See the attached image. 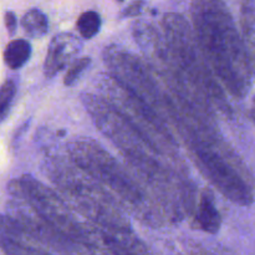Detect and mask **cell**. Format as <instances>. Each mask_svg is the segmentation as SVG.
Wrapping results in <instances>:
<instances>
[{"label":"cell","mask_w":255,"mask_h":255,"mask_svg":"<svg viewBox=\"0 0 255 255\" xmlns=\"http://www.w3.org/2000/svg\"><path fill=\"white\" fill-rule=\"evenodd\" d=\"M75 166L109 187L131 213L148 224L161 222V216L143 189L129 176L128 171L92 139L77 138L67 147Z\"/></svg>","instance_id":"cell-2"},{"label":"cell","mask_w":255,"mask_h":255,"mask_svg":"<svg viewBox=\"0 0 255 255\" xmlns=\"http://www.w3.org/2000/svg\"><path fill=\"white\" fill-rule=\"evenodd\" d=\"M117 1H124V0H117Z\"/></svg>","instance_id":"cell-21"},{"label":"cell","mask_w":255,"mask_h":255,"mask_svg":"<svg viewBox=\"0 0 255 255\" xmlns=\"http://www.w3.org/2000/svg\"><path fill=\"white\" fill-rule=\"evenodd\" d=\"M6 214L24 228L41 246H47L51 252L60 253H85V249L60 233L41 214L37 213L27 202L14 198L7 202Z\"/></svg>","instance_id":"cell-7"},{"label":"cell","mask_w":255,"mask_h":255,"mask_svg":"<svg viewBox=\"0 0 255 255\" xmlns=\"http://www.w3.org/2000/svg\"><path fill=\"white\" fill-rule=\"evenodd\" d=\"M31 45L25 39H15L4 50V61L11 70H19L29 61L31 56Z\"/></svg>","instance_id":"cell-12"},{"label":"cell","mask_w":255,"mask_h":255,"mask_svg":"<svg viewBox=\"0 0 255 255\" xmlns=\"http://www.w3.org/2000/svg\"><path fill=\"white\" fill-rule=\"evenodd\" d=\"M7 191L12 198L27 202L60 233L79 244L86 252H104L105 246L101 229H96L79 221L65 199L60 198L52 189L47 188L34 177L24 174L20 178L12 179L7 184Z\"/></svg>","instance_id":"cell-4"},{"label":"cell","mask_w":255,"mask_h":255,"mask_svg":"<svg viewBox=\"0 0 255 255\" xmlns=\"http://www.w3.org/2000/svg\"><path fill=\"white\" fill-rule=\"evenodd\" d=\"M4 22H5V26H6L7 32H9V34L12 36V35L16 32V29H17V19H16V15H15V12H12V11L5 12Z\"/></svg>","instance_id":"cell-18"},{"label":"cell","mask_w":255,"mask_h":255,"mask_svg":"<svg viewBox=\"0 0 255 255\" xmlns=\"http://www.w3.org/2000/svg\"><path fill=\"white\" fill-rule=\"evenodd\" d=\"M21 26L27 36L32 39H40L46 35L49 30V21L46 15L41 10L30 9L22 16Z\"/></svg>","instance_id":"cell-13"},{"label":"cell","mask_w":255,"mask_h":255,"mask_svg":"<svg viewBox=\"0 0 255 255\" xmlns=\"http://www.w3.org/2000/svg\"><path fill=\"white\" fill-rule=\"evenodd\" d=\"M81 99L85 109L90 114L97 128L117 147H120L122 153L142 151L154 153L143 137L107 100L91 94H84Z\"/></svg>","instance_id":"cell-6"},{"label":"cell","mask_w":255,"mask_h":255,"mask_svg":"<svg viewBox=\"0 0 255 255\" xmlns=\"http://www.w3.org/2000/svg\"><path fill=\"white\" fill-rule=\"evenodd\" d=\"M242 35L246 42L253 76H255V6L244 5L241 11Z\"/></svg>","instance_id":"cell-11"},{"label":"cell","mask_w":255,"mask_h":255,"mask_svg":"<svg viewBox=\"0 0 255 255\" xmlns=\"http://www.w3.org/2000/svg\"><path fill=\"white\" fill-rule=\"evenodd\" d=\"M15 95H16V84L12 80H6L0 86V122L4 121L9 115Z\"/></svg>","instance_id":"cell-15"},{"label":"cell","mask_w":255,"mask_h":255,"mask_svg":"<svg viewBox=\"0 0 255 255\" xmlns=\"http://www.w3.org/2000/svg\"><path fill=\"white\" fill-rule=\"evenodd\" d=\"M146 7V1L144 0H134L131 4L127 5L121 12V17H131L138 16L143 12V9Z\"/></svg>","instance_id":"cell-17"},{"label":"cell","mask_w":255,"mask_h":255,"mask_svg":"<svg viewBox=\"0 0 255 255\" xmlns=\"http://www.w3.org/2000/svg\"><path fill=\"white\" fill-rule=\"evenodd\" d=\"M11 217L0 214V249L6 254H47Z\"/></svg>","instance_id":"cell-8"},{"label":"cell","mask_w":255,"mask_h":255,"mask_svg":"<svg viewBox=\"0 0 255 255\" xmlns=\"http://www.w3.org/2000/svg\"><path fill=\"white\" fill-rule=\"evenodd\" d=\"M247 1H255V0H247Z\"/></svg>","instance_id":"cell-20"},{"label":"cell","mask_w":255,"mask_h":255,"mask_svg":"<svg viewBox=\"0 0 255 255\" xmlns=\"http://www.w3.org/2000/svg\"><path fill=\"white\" fill-rule=\"evenodd\" d=\"M162 25L172 56L194 91L208 104L212 102L218 106L222 112H231L226 94L207 64L196 34L187 20L181 14L169 12L164 15Z\"/></svg>","instance_id":"cell-5"},{"label":"cell","mask_w":255,"mask_h":255,"mask_svg":"<svg viewBox=\"0 0 255 255\" xmlns=\"http://www.w3.org/2000/svg\"><path fill=\"white\" fill-rule=\"evenodd\" d=\"M62 163L47 162L45 164L51 181L65 196V202L71 204L80 214L89 218L95 226L107 232H131L127 219L117 208L112 197L100 186L99 182L82 171Z\"/></svg>","instance_id":"cell-3"},{"label":"cell","mask_w":255,"mask_h":255,"mask_svg":"<svg viewBox=\"0 0 255 255\" xmlns=\"http://www.w3.org/2000/svg\"><path fill=\"white\" fill-rule=\"evenodd\" d=\"M252 115H253V120L255 122V100H254V105H253V111H252Z\"/></svg>","instance_id":"cell-19"},{"label":"cell","mask_w":255,"mask_h":255,"mask_svg":"<svg viewBox=\"0 0 255 255\" xmlns=\"http://www.w3.org/2000/svg\"><path fill=\"white\" fill-rule=\"evenodd\" d=\"M194 224L197 228L209 234H217L221 229V214L216 207L213 194L208 189H204L199 196L198 206L194 216Z\"/></svg>","instance_id":"cell-10"},{"label":"cell","mask_w":255,"mask_h":255,"mask_svg":"<svg viewBox=\"0 0 255 255\" xmlns=\"http://www.w3.org/2000/svg\"><path fill=\"white\" fill-rule=\"evenodd\" d=\"M76 26L79 34L84 39H92L99 34L100 29H101V16L99 15V12L94 11V10L85 11L84 14L80 15Z\"/></svg>","instance_id":"cell-14"},{"label":"cell","mask_w":255,"mask_h":255,"mask_svg":"<svg viewBox=\"0 0 255 255\" xmlns=\"http://www.w3.org/2000/svg\"><path fill=\"white\" fill-rule=\"evenodd\" d=\"M193 31L207 64L238 99L251 91L253 71L243 35L223 0H191Z\"/></svg>","instance_id":"cell-1"},{"label":"cell","mask_w":255,"mask_h":255,"mask_svg":"<svg viewBox=\"0 0 255 255\" xmlns=\"http://www.w3.org/2000/svg\"><path fill=\"white\" fill-rule=\"evenodd\" d=\"M91 65V57H81V59L75 60L71 64L70 69L67 70L66 75H65L64 84L66 86H72L75 82L79 80V77L84 74L85 70Z\"/></svg>","instance_id":"cell-16"},{"label":"cell","mask_w":255,"mask_h":255,"mask_svg":"<svg viewBox=\"0 0 255 255\" xmlns=\"http://www.w3.org/2000/svg\"><path fill=\"white\" fill-rule=\"evenodd\" d=\"M81 41L70 32L55 35L49 44L46 59L44 62V74L46 77H54L62 71L75 56L81 51Z\"/></svg>","instance_id":"cell-9"}]
</instances>
